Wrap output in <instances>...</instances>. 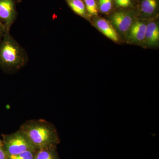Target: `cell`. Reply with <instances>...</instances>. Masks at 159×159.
I'll list each match as a JSON object with an SVG mask.
<instances>
[{"label": "cell", "instance_id": "cell-15", "mask_svg": "<svg viewBox=\"0 0 159 159\" xmlns=\"http://www.w3.org/2000/svg\"><path fill=\"white\" fill-rule=\"evenodd\" d=\"M117 6L122 8H126L129 6L131 4V0H115Z\"/></svg>", "mask_w": 159, "mask_h": 159}, {"label": "cell", "instance_id": "cell-17", "mask_svg": "<svg viewBox=\"0 0 159 159\" xmlns=\"http://www.w3.org/2000/svg\"><path fill=\"white\" fill-rule=\"evenodd\" d=\"M6 32H6L4 26L0 21V41L2 39Z\"/></svg>", "mask_w": 159, "mask_h": 159}, {"label": "cell", "instance_id": "cell-10", "mask_svg": "<svg viewBox=\"0 0 159 159\" xmlns=\"http://www.w3.org/2000/svg\"><path fill=\"white\" fill-rule=\"evenodd\" d=\"M158 7V0H143L140 6V10L143 14L151 16L155 13Z\"/></svg>", "mask_w": 159, "mask_h": 159}, {"label": "cell", "instance_id": "cell-13", "mask_svg": "<svg viewBox=\"0 0 159 159\" xmlns=\"http://www.w3.org/2000/svg\"><path fill=\"white\" fill-rule=\"evenodd\" d=\"M36 151H26L15 155L8 156V159H34Z\"/></svg>", "mask_w": 159, "mask_h": 159}, {"label": "cell", "instance_id": "cell-4", "mask_svg": "<svg viewBox=\"0 0 159 159\" xmlns=\"http://www.w3.org/2000/svg\"><path fill=\"white\" fill-rule=\"evenodd\" d=\"M19 0H0V21L9 32L17 16L16 4Z\"/></svg>", "mask_w": 159, "mask_h": 159}, {"label": "cell", "instance_id": "cell-18", "mask_svg": "<svg viewBox=\"0 0 159 159\" xmlns=\"http://www.w3.org/2000/svg\"><path fill=\"white\" fill-rule=\"evenodd\" d=\"M2 140L1 139H0V146H2Z\"/></svg>", "mask_w": 159, "mask_h": 159}, {"label": "cell", "instance_id": "cell-9", "mask_svg": "<svg viewBox=\"0 0 159 159\" xmlns=\"http://www.w3.org/2000/svg\"><path fill=\"white\" fill-rule=\"evenodd\" d=\"M34 159H60L56 145L48 146L37 149Z\"/></svg>", "mask_w": 159, "mask_h": 159}, {"label": "cell", "instance_id": "cell-12", "mask_svg": "<svg viewBox=\"0 0 159 159\" xmlns=\"http://www.w3.org/2000/svg\"><path fill=\"white\" fill-rule=\"evenodd\" d=\"M86 9L91 16L98 15V7L95 0H83Z\"/></svg>", "mask_w": 159, "mask_h": 159}, {"label": "cell", "instance_id": "cell-5", "mask_svg": "<svg viewBox=\"0 0 159 159\" xmlns=\"http://www.w3.org/2000/svg\"><path fill=\"white\" fill-rule=\"evenodd\" d=\"M134 21L133 15L128 11H118L111 17V24L116 31L122 34L127 35Z\"/></svg>", "mask_w": 159, "mask_h": 159}, {"label": "cell", "instance_id": "cell-8", "mask_svg": "<svg viewBox=\"0 0 159 159\" xmlns=\"http://www.w3.org/2000/svg\"><path fill=\"white\" fill-rule=\"evenodd\" d=\"M159 40V27L156 22L147 23L145 33V41L147 45L154 46L157 45Z\"/></svg>", "mask_w": 159, "mask_h": 159}, {"label": "cell", "instance_id": "cell-3", "mask_svg": "<svg viewBox=\"0 0 159 159\" xmlns=\"http://www.w3.org/2000/svg\"><path fill=\"white\" fill-rule=\"evenodd\" d=\"M2 138L3 147L8 156L26 151L37 150L20 130L9 134H3Z\"/></svg>", "mask_w": 159, "mask_h": 159}, {"label": "cell", "instance_id": "cell-14", "mask_svg": "<svg viewBox=\"0 0 159 159\" xmlns=\"http://www.w3.org/2000/svg\"><path fill=\"white\" fill-rule=\"evenodd\" d=\"M99 8L102 13H107L112 7L113 0H98Z\"/></svg>", "mask_w": 159, "mask_h": 159}, {"label": "cell", "instance_id": "cell-11", "mask_svg": "<svg viewBox=\"0 0 159 159\" xmlns=\"http://www.w3.org/2000/svg\"><path fill=\"white\" fill-rule=\"evenodd\" d=\"M67 2L69 7L76 14L83 17L86 16V9L83 0H68Z\"/></svg>", "mask_w": 159, "mask_h": 159}, {"label": "cell", "instance_id": "cell-16", "mask_svg": "<svg viewBox=\"0 0 159 159\" xmlns=\"http://www.w3.org/2000/svg\"><path fill=\"white\" fill-rule=\"evenodd\" d=\"M0 159H8V156L3 146H0Z\"/></svg>", "mask_w": 159, "mask_h": 159}, {"label": "cell", "instance_id": "cell-6", "mask_svg": "<svg viewBox=\"0 0 159 159\" xmlns=\"http://www.w3.org/2000/svg\"><path fill=\"white\" fill-rule=\"evenodd\" d=\"M147 25L143 20L134 21L127 34L129 40L135 43H145Z\"/></svg>", "mask_w": 159, "mask_h": 159}, {"label": "cell", "instance_id": "cell-7", "mask_svg": "<svg viewBox=\"0 0 159 159\" xmlns=\"http://www.w3.org/2000/svg\"><path fill=\"white\" fill-rule=\"evenodd\" d=\"M95 25L99 31L106 37L115 42L119 41V34L111 22L104 18L97 19Z\"/></svg>", "mask_w": 159, "mask_h": 159}, {"label": "cell", "instance_id": "cell-2", "mask_svg": "<svg viewBox=\"0 0 159 159\" xmlns=\"http://www.w3.org/2000/svg\"><path fill=\"white\" fill-rule=\"evenodd\" d=\"M29 60L25 50L10 35L6 32L0 41V69L7 73L19 70Z\"/></svg>", "mask_w": 159, "mask_h": 159}, {"label": "cell", "instance_id": "cell-19", "mask_svg": "<svg viewBox=\"0 0 159 159\" xmlns=\"http://www.w3.org/2000/svg\"><path fill=\"white\" fill-rule=\"evenodd\" d=\"M68 1V0H66V1Z\"/></svg>", "mask_w": 159, "mask_h": 159}, {"label": "cell", "instance_id": "cell-1", "mask_svg": "<svg viewBox=\"0 0 159 159\" xmlns=\"http://www.w3.org/2000/svg\"><path fill=\"white\" fill-rule=\"evenodd\" d=\"M19 130L37 149L52 145L57 146L60 142L55 126L44 119L27 121L21 125Z\"/></svg>", "mask_w": 159, "mask_h": 159}]
</instances>
